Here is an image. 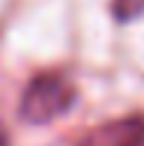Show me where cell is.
<instances>
[{
  "mask_svg": "<svg viewBox=\"0 0 144 146\" xmlns=\"http://www.w3.org/2000/svg\"><path fill=\"white\" fill-rule=\"evenodd\" d=\"M72 104H75L72 81L57 75V72H45V75H36L27 84V90L21 96V104H18V113L30 125H45L51 119L63 116Z\"/></svg>",
  "mask_w": 144,
  "mask_h": 146,
  "instance_id": "cell-1",
  "label": "cell"
},
{
  "mask_svg": "<svg viewBox=\"0 0 144 146\" xmlns=\"http://www.w3.org/2000/svg\"><path fill=\"white\" fill-rule=\"evenodd\" d=\"M78 146H144V116H123L90 131Z\"/></svg>",
  "mask_w": 144,
  "mask_h": 146,
  "instance_id": "cell-2",
  "label": "cell"
},
{
  "mask_svg": "<svg viewBox=\"0 0 144 146\" xmlns=\"http://www.w3.org/2000/svg\"><path fill=\"white\" fill-rule=\"evenodd\" d=\"M0 146H6V134H3V131H0Z\"/></svg>",
  "mask_w": 144,
  "mask_h": 146,
  "instance_id": "cell-3",
  "label": "cell"
}]
</instances>
